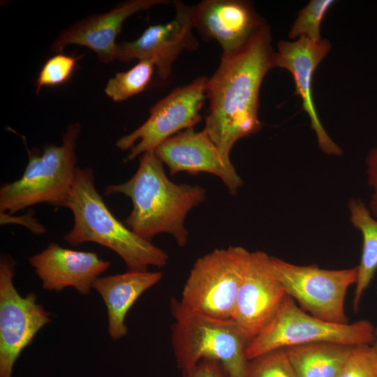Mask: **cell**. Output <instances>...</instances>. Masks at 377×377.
Segmentation results:
<instances>
[{
  "mask_svg": "<svg viewBox=\"0 0 377 377\" xmlns=\"http://www.w3.org/2000/svg\"><path fill=\"white\" fill-rule=\"evenodd\" d=\"M348 206L350 222L361 232L362 237L353 298V307L357 311L364 293L377 271V219L359 198H350Z\"/></svg>",
  "mask_w": 377,
  "mask_h": 377,
  "instance_id": "obj_20",
  "label": "cell"
},
{
  "mask_svg": "<svg viewBox=\"0 0 377 377\" xmlns=\"http://www.w3.org/2000/svg\"><path fill=\"white\" fill-rule=\"evenodd\" d=\"M193 27L216 40L224 55L244 47L265 24L252 5L240 0H205L193 6Z\"/></svg>",
  "mask_w": 377,
  "mask_h": 377,
  "instance_id": "obj_14",
  "label": "cell"
},
{
  "mask_svg": "<svg viewBox=\"0 0 377 377\" xmlns=\"http://www.w3.org/2000/svg\"><path fill=\"white\" fill-rule=\"evenodd\" d=\"M160 272L128 271L125 273L100 276L94 288L102 297L108 320V334L117 341L126 336V315L139 297L162 279Z\"/></svg>",
  "mask_w": 377,
  "mask_h": 377,
  "instance_id": "obj_18",
  "label": "cell"
},
{
  "mask_svg": "<svg viewBox=\"0 0 377 377\" xmlns=\"http://www.w3.org/2000/svg\"><path fill=\"white\" fill-rule=\"evenodd\" d=\"M45 290L59 292L67 287L88 295L96 279L110 266L96 253L75 251L50 243L29 258Z\"/></svg>",
  "mask_w": 377,
  "mask_h": 377,
  "instance_id": "obj_16",
  "label": "cell"
},
{
  "mask_svg": "<svg viewBox=\"0 0 377 377\" xmlns=\"http://www.w3.org/2000/svg\"><path fill=\"white\" fill-rule=\"evenodd\" d=\"M331 48L329 40L314 41L300 37L295 42L280 41L274 54V67L287 69L293 75L295 93L302 98L303 110L308 114L320 149L326 154L340 156L343 151L327 135L314 105L312 84L314 71Z\"/></svg>",
  "mask_w": 377,
  "mask_h": 377,
  "instance_id": "obj_15",
  "label": "cell"
},
{
  "mask_svg": "<svg viewBox=\"0 0 377 377\" xmlns=\"http://www.w3.org/2000/svg\"><path fill=\"white\" fill-rule=\"evenodd\" d=\"M368 184L374 189L369 210L377 219V147L370 150L367 158Z\"/></svg>",
  "mask_w": 377,
  "mask_h": 377,
  "instance_id": "obj_27",
  "label": "cell"
},
{
  "mask_svg": "<svg viewBox=\"0 0 377 377\" xmlns=\"http://www.w3.org/2000/svg\"><path fill=\"white\" fill-rule=\"evenodd\" d=\"M81 126L75 123L62 135V143L29 149L28 163L20 179L0 188V212L13 214L28 207L47 203L66 207L76 172L77 140Z\"/></svg>",
  "mask_w": 377,
  "mask_h": 377,
  "instance_id": "obj_4",
  "label": "cell"
},
{
  "mask_svg": "<svg viewBox=\"0 0 377 377\" xmlns=\"http://www.w3.org/2000/svg\"><path fill=\"white\" fill-rule=\"evenodd\" d=\"M0 215L1 225L17 223L27 228L35 235H41L45 232L44 226L30 214H27L20 216H12L7 213L0 212Z\"/></svg>",
  "mask_w": 377,
  "mask_h": 377,
  "instance_id": "obj_28",
  "label": "cell"
},
{
  "mask_svg": "<svg viewBox=\"0 0 377 377\" xmlns=\"http://www.w3.org/2000/svg\"><path fill=\"white\" fill-rule=\"evenodd\" d=\"M208 78L198 77L179 87L158 101L150 109L147 121L131 133L120 138L116 146L130 149L126 161L155 149L165 140L201 121V108L207 99Z\"/></svg>",
  "mask_w": 377,
  "mask_h": 377,
  "instance_id": "obj_9",
  "label": "cell"
},
{
  "mask_svg": "<svg viewBox=\"0 0 377 377\" xmlns=\"http://www.w3.org/2000/svg\"><path fill=\"white\" fill-rule=\"evenodd\" d=\"M375 336H376V339H377V330H376Z\"/></svg>",
  "mask_w": 377,
  "mask_h": 377,
  "instance_id": "obj_30",
  "label": "cell"
},
{
  "mask_svg": "<svg viewBox=\"0 0 377 377\" xmlns=\"http://www.w3.org/2000/svg\"><path fill=\"white\" fill-rule=\"evenodd\" d=\"M123 194L133 204L126 223L132 231L149 240L160 233L173 236L179 246L188 242L184 226L188 213L205 200L198 185L177 184L169 179L154 151L142 154L138 168L128 181L105 187V195Z\"/></svg>",
  "mask_w": 377,
  "mask_h": 377,
  "instance_id": "obj_2",
  "label": "cell"
},
{
  "mask_svg": "<svg viewBox=\"0 0 377 377\" xmlns=\"http://www.w3.org/2000/svg\"><path fill=\"white\" fill-rule=\"evenodd\" d=\"M244 377H297L284 348L249 360Z\"/></svg>",
  "mask_w": 377,
  "mask_h": 377,
  "instance_id": "obj_23",
  "label": "cell"
},
{
  "mask_svg": "<svg viewBox=\"0 0 377 377\" xmlns=\"http://www.w3.org/2000/svg\"><path fill=\"white\" fill-rule=\"evenodd\" d=\"M66 207L72 212L74 221L64 237L69 244L94 242L105 246L121 258L129 271L167 265L165 251L136 235L112 214L96 188L91 168H77Z\"/></svg>",
  "mask_w": 377,
  "mask_h": 377,
  "instance_id": "obj_3",
  "label": "cell"
},
{
  "mask_svg": "<svg viewBox=\"0 0 377 377\" xmlns=\"http://www.w3.org/2000/svg\"><path fill=\"white\" fill-rule=\"evenodd\" d=\"M154 67L151 60H140L129 70L110 78L105 88V94L114 101L119 102L140 94L151 82Z\"/></svg>",
  "mask_w": 377,
  "mask_h": 377,
  "instance_id": "obj_21",
  "label": "cell"
},
{
  "mask_svg": "<svg viewBox=\"0 0 377 377\" xmlns=\"http://www.w3.org/2000/svg\"><path fill=\"white\" fill-rule=\"evenodd\" d=\"M166 0H130L118 4L108 13L91 15L70 26L54 41L50 49L61 53L69 45L85 46L103 63L115 59L116 38L124 22L131 15L148 10Z\"/></svg>",
  "mask_w": 377,
  "mask_h": 377,
  "instance_id": "obj_17",
  "label": "cell"
},
{
  "mask_svg": "<svg viewBox=\"0 0 377 377\" xmlns=\"http://www.w3.org/2000/svg\"><path fill=\"white\" fill-rule=\"evenodd\" d=\"M15 262L8 256L0 261V377H11L14 364L22 350L52 315L30 293L20 295L14 286Z\"/></svg>",
  "mask_w": 377,
  "mask_h": 377,
  "instance_id": "obj_10",
  "label": "cell"
},
{
  "mask_svg": "<svg viewBox=\"0 0 377 377\" xmlns=\"http://www.w3.org/2000/svg\"><path fill=\"white\" fill-rule=\"evenodd\" d=\"M82 57L58 53L48 59L36 80V93L44 87L57 86L69 80Z\"/></svg>",
  "mask_w": 377,
  "mask_h": 377,
  "instance_id": "obj_24",
  "label": "cell"
},
{
  "mask_svg": "<svg viewBox=\"0 0 377 377\" xmlns=\"http://www.w3.org/2000/svg\"><path fill=\"white\" fill-rule=\"evenodd\" d=\"M376 330L367 320L335 323L306 313L286 295L279 309L246 348L248 360L268 352L303 344L329 342L350 346L376 340Z\"/></svg>",
  "mask_w": 377,
  "mask_h": 377,
  "instance_id": "obj_6",
  "label": "cell"
},
{
  "mask_svg": "<svg viewBox=\"0 0 377 377\" xmlns=\"http://www.w3.org/2000/svg\"><path fill=\"white\" fill-rule=\"evenodd\" d=\"M337 377H377V356L372 345L353 346Z\"/></svg>",
  "mask_w": 377,
  "mask_h": 377,
  "instance_id": "obj_25",
  "label": "cell"
},
{
  "mask_svg": "<svg viewBox=\"0 0 377 377\" xmlns=\"http://www.w3.org/2000/svg\"><path fill=\"white\" fill-rule=\"evenodd\" d=\"M333 0H312L298 14L289 32V37H306L314 41L322 40L320 27Z\"/></svg>",
  "mask_w": 377,
  "mask_h": 377,
  "instance_id": "obj_22",
  "label": "cell"
},
{
  "mask_svg": "<svg viewBox=\"0 0 377 377\" xmlns=\"http://www.w3.org/2000/svg\"><path fill=\"white\" fill-rule=\"evenodd\" d=\"M372 346H373V348L374 349V351L376 353V355L377 356V339L375 340V341L372 344Z\"/></svg>",
  "mask_w": 377,
  "mask_h": 377,
  "instance_id": "obj_29",
  "label": "cell"
},
{
  "mask_svg": "<svg viewBox=\"0 0 377 377\" xmlns=\"http://www.w3.org/2000/svg\"><path fill=\"white\" fill-rule=\"evenodd\" d=\"M182 374L183 377H231L220 362L212 359H202Z\"/></svg>",
  "mask_w": 377,
  "mask_h": 377,
  "instance_id": "obj_26",
  "label": "cell"
},
{
  "mask_svg": "<svg viewBox=\"0 0 377 377\" xmlns=\"http://www.w3.org/2000/svg\"><path fill=\"white\" fill-rule=\"evenodd\" d=\"M274 54L265 23L240 50L222 54L218 68L208 79L209 106L203 131L226 156L237 140L261 128L260 89L266 73L275 68Z\"/></svg>",
  "mask_w": 377,
  "mask_h": 377,
  "instance_id": "obj_1",
  "label": "cell"
},
{
  "mask_svg": "<svg viewBox=\"0 0 377 377\" xmlns=\"http://www.w3.org/2000/svg\"><path fill=\"white\" fill-rule=\"evenodd\" d=\"M286 295L272 256L261 251L251 252L231 318L251 339L270 321Z\"/></svg>",
  "mask_w": 377,
  "mask_h": 377,
  "instance_id": "obj_12",
  "label": "cell"
},
{
  "mask_svg": "<svg viewBox=\"0 0 377 377\" xmlns=\"http://www.w3.org/2000/svg\"><path fill=\"white\" fill-rule=\"evenodd\" d=\"M174 5L175 16L171 21L150 25L135 40L117 43L115 59L125 62L151 60L159 77L167 80L171 75L173 63L182 51H193L199 47L192 32L193 6L179 1H175Z\"/></svg>",
  "mask_w": 377,
  "mask_h": 377,
  "instance_id": "obj_11",
  "label": "cell"
},
{
  "mask_svg": "<svg viewBox=\"0 0 377 377\" xmlns=\"http://www.w3.org/2000/svg\"><path fill=\"white\" fill-rule=\"evenodd\" d=\"M250 254L237 246L214 249L199 258L183 288L182 306L212 318H231Z\"/></svg>",
  "mask_w": 377,
  "mask_h": 377,
  "instance_id": "obj_7",
  "label": "cell"
},
{
  "mask_svg": "<svg viewBox=\"0 0 377 377\" xmlns=\"http://www.w3.org/2000/svg\"><path fill=\"white\" fill-rule=\"evenodd\" d=\"M154 152L168 166L170 175L180 172L211 173L219 177L232 195L243 185L230 156H226L204 131L185 129L165 140Z\"/></svg>",
  "mask_w": 377,
  "mask_h": 377,
  "instance_id": "obj_13",
  "label": "cell"
},
{
  "mask_svg": "<svg viewBox=\"0 0 377 377\" xmlns=\"http://www.w3.org/2000/svg\"><path fill=\"white\" fill-rule=\"evenodd\" d=\"M170 311L174 318L171 343L182 371L202 359H212L220 362L231 377L245 376L249 363L246 348L250 338L234 320L189 311L174 298L170 300Z\"/></svg>",
  "mask_w": 377,
  "mask_h": 377,
  "instance_id": "obj_5",
  "label": "cell"
},
{
  "mask_svg": "<svg viewBox=\"0 0 377 377\" xmlns=\"http://www.w3.org/2000/svg\"><path fill=\"white\" fill-rule=\"evenodd\" d=\"M352 348L320 342L284 349L297 377H337Z\"/></svg>",
  "mask_w": 377,
  "mask_h": 377,
  "instance_id": "obj_19",
  "label": "cell"
},
{
  "mask_svg": "<svg viewBox=\"0 0 377 377\" xmlns=\"http://www.w3.org/2000/svg\"><path fill=\"white\" fill-rule=\"evenodd\" d=\"M272 262L286 295L302 309L326 321L348 323L344 302L348 289L356 283L357 266L325 269L316 265H294L273 256Z\"/></svg>",
  "mask_w": 377,
  "mask_h": 377,
  "instance_id": "obj_8",
  "label": "cell"
}]
</instances>
